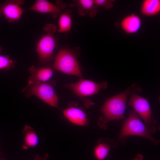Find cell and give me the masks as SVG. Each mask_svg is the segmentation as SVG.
<instances>
[{"label":"cell","mask_w":160,"mask_h":160,"mask_svg":"<svg viewBox=\"0 0 160 160\" xmlns=\"http://www.w3.org/2000/svg\"><path fill=\"white\" fill-rule=\"evenodd\" d=\"M131 88L107 99L101 108L103 116L98 122L100 127H106L110 121L124 118L127 98Z\"/></svg>","instance_id":"1"},{"label":"cell","mask_w":160,"mask_h":160,"mask_svg":"<svg viewBox=\"0 0 160 160\" xmlns=\"http://www.w3.org/2000/svg\"><path fill=\"white\" fill-rule=\"evenodd\" d=\"M44 30L45 33L37 41L36 48L39 62L42 64L49 63L55 58L58 40L55 34L57 28L55 25L47 24Z\"/></svg>","instance_id":"2"},{"label":"cell","mask_w":160,"mask_h":160,"mask_svg":"<svg viewBox=\"0 0 160 160\" xmlns=\"http://www.w3.org/2000/svg\"><path fill=\"white\" fill-rule=\"evenodd\" d=\"M52 67L62 73L82 77V69L76 55L69 49H61L59 50Z\"/></svg>","instance_id":"3"},{"label":"cell","mask_w":160,"mask_h":160,"mask_svg":"<svg viewBox=\"0 0 160 160\" xmlns=\"http://www.w3.org/2000/svg\"><path fill=\"white\" fill-rule=\"evenodd\" d=\"M51 82H33L28 81L27 85L22 90L27 97L36 96L49 105L58 108L59 98Z\"/></svg>","instance_id":"4"},{"label":"cell","mask_w":160,"mask_h":160,"mask_svg":"<svg viewBox=\"0 0 160 160\" xmlns=\"http://www.w3.org/2000/svg\"><path fill=\"white\" fill-rule=\"evenodd\" d=\"M129 135L142 137L152 141L157 145L159 140L153 137L151 135L145 124L141 120L137 114L134 111H131L127 118L124 122L119 136L121 140Z\"/></svg>","instance_id":"5"},{"label":"cell","mask_w":160,"mask_h":160,"mask_svg":"<svg viewBox=\"0 0 160 160\" xmlns=\"http://www.w3.org/2000/svg\"><path fill=\"white\" fill-rule=\"evenodd\" d=\"M129 105L142 119L151 133L156 131L155 121L148 100L134 92L131 93Z\"/></svg>","instance_id":"6"},{"label":"cell","mask_w":160,"mask_h":160,"mask_svg":"<svg viewBox=\"0 0 160 160\" xmlns=\"http://www.w3.org/2000/svg\"><path fill=\"white\" fill-rule=\"evenodd\" d=\"M108 84L106 81L98 83L93 81L81 79L75 83H70L66 87L81 99L96 94L100 90L106 89Z\"/></svg>","instance_id":"7"},{"label":"cell","mask_w":160,"mask_h":160,"mask_svg":"<svg viewBox=\"0 0 160 160\" xmlns=\"http://www.w3.org/2000/svg\"><path fill=\"white\" fill-rule=\"evenodd\" d=\"M23 0H7L0 4V14L3 15L8 22H17L21 19L25 9L21 6L24 4Z\"/></svg>","instance_id":"8"},{"label":"cell","mask_w":160,"mask_h":160,"mask_svg":"<svg viewBox=\"0 0 160 160\" xmlns=\"http://www.w3.org/2000/svg\"><path fill=\"white\" fill-rule=\"evenodd\" d=\"M66 7L65 3L61 1H57L55 4L47 0H36L25 11H31L44 14L51 15L55 18L62 13Z\"/></svg>","instance_id":"9"},{"label":"cell","mask_w":160,"mask_h":160,"mask_svg":"<svg viewBox=\"0 0 160 160\" xmlns=\"http://www.w3.org/2000/svg\"><path fill=\"white\" fill-rule=\"evenodd\" d=\"M62 113L68 121L74 125L83 127L87 125L88 123L87 114L79 108L69 107L63 110Z\"/></svg>","instance_id":"10"},{"label":"cell","mask_w":160,"mask_h":160,"mask_svg":"<svg viewBox=\"0 0 160 160\" xmlns=\"http://www.w3.org/2000/svg\"><path fill=\"white\" fill-rule=\"evenodd\" d=\"M54 70L52 67L44 66L37 68L32 65L29 69L30 76L28 81L33 82H47L52 77Z\"/></svg>","instance_id":"11"},{"label":"cell","mask_w":160,"mask_h":160,"mask_svg":"<svg viewBox=\"0 0 160 160\" xmlns=\"http://www.w3.org/2000/svg\"><path fill=\"white\" fill-rule=\"evenodd\" d=\"M141 25V20L138 15L132 13L124 17L121 23V27L126 33L133 34L140 30Z\"/></svg>","instance_id":"12"},{"label":"cell","mask_w":160,"mask_h":160,"mask_svg":"<svg viewBox=\"0 0 160 160\" xmlns=\"http://www.w3.org/2000/svg\"><path fill=\"white\" fill-rule=\"evenodd\" d=\"M70 6L76 7L78 13L82 16L89 15L92 17L95 8L94 0H75Z\"/></svg>","instance_id":"13"},{"label":"cell","mask_w":160,"mask_h":160,"mask_svg":"<svg viewBox=\"0 0 160 160\" xmlns=\"http://www.w3.org/2000/svg\"><path fill=\"white\" fill-rule=\"evenodd\" d=\"M24 136V143L22 145L24 149L36 146L39 143V139L34 129L28 125H25L23 130Z\"/></svg>","instance_id":"14"},{"label":"cell","mask_w":160,"mask_h":160,"mask_svg":"<svg viewBox=\"0 0 160 160\" xmlns=\"http://www.w3.org/2000/svg\"><path fill=\"white\" fill-rule=\"evenodd\" d=\"M160 11L159 0H145L142 3L141 7L142 13L147 16L156 15Z\"/></svg>","instance_id":"15"},{"label":"cell","mask_w":160,"mask_h":160,"mask_svg":"<svg viewBox=\"0 0 160 160\" xmlns=\"http://www.w3.org/2000/svg\"><path fill=\"white\" fill-rule=\"evenodd\" d=\"M108 140H99L94 150V154L97 160H104L108 155L111 147Z\"/></svg>","instance_id":"16"},{"label":"cell","mask_w":160,"mask_h":160,"mask_svg":"<svg viewBox=\"0 0 160 160\" xmlns=\"http://www.w3.org/2000/svg\"><path fill=\"white\" fill-rule=\"evenodd\" d=\"M68 10L62 12L58 21V31L60 33H65L71 29L72 19L70 12Z\"/></svg>","instance_id":"17"},{"label":"cell","mask_w":160,"mask_h":160,"mask_svg":"<svg viewBox=\"0 0 160 160\" xmlns=\"http://www.w3.org/2000/svg\"><path fill=\"white\" fill-rule=\"evenodd\" d=\"M16 63V60L10 58L9 55L0 54V71L9 70L15 67Z\"/></svg>","instance_id":"18"},{"label":"cell","mask_w":160,"mask_h":160,"mask_svg":"<svg viewBox=\"0 0 160 160\" xmlns=\"http://www.w3.org/2000/svg\"><path fill=\"white\" fill-rule=\"evenodd\" d=\"M48 154H46L44 157L40 156L38 153H37L34 159L33 160H47L48 157Z\"/></svg>","instance_id":"19"},{"label":"cell","mask_w":160,"mask_h":160,"mask_svg":"<svg viewBox=\"0 0 160 160\" xmlns=\"http://www.w3.org/2000/svg\"><path fill=\"white\" fill-rule=\"evenodd\" d=\"M2 50V49L1 47L0 46V54L1 53Z\"/></svg>","instance_id":"20"},{"label":"cell","mask_w":160,"mask_h":160,"mask_svg":"<svg viewBox=\"0 0 160 160\" xmlns=\"http://www.w3.org/2000/svg\"><path fill=\"white\" fill-rule=\"evenodd\" d=\"M0 160H3V159L0 158Z\"/></svg>","instance_id":"21"},{"label":"cell","mask_w":160,"mask_h":160,"mask_svg":"<svg viewBox=\"0 0 160 160\" xmlns=\"http://www.w3.org/2000/svg\"><path fill=\"white\" fill-rule=\"evenodd\" d=\"M1 15L0 14V18L1 17Z\"/></svg>","instance_id":"22"},{"label":"cell","mask_w":160,"mask_h":160,"mask_svg":"<svg viewBox=\"0 0 160 160\" xmlns=\"http://www.w3.org/2000/svg\"><path fill=\"white\" fill-rule=\"evenodd\" d=\"M1 152L0 151V155H1Z\"/></svg>","instance_id":"23"}]
</instances>
